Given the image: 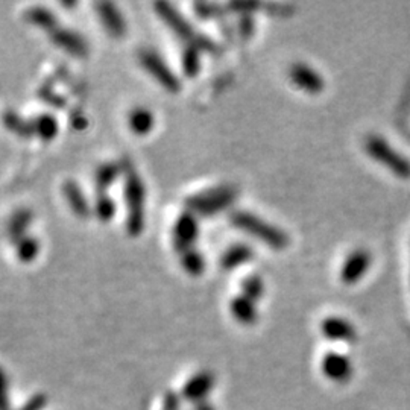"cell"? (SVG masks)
I'll return each mask as SVG.
<instances>
[{
  "mask_svg": "<svg viewBox=\"0 0 410 410\" xmlns=\"http://www.w3.org/2000/svg\"><path fill=\"white\" fill-rule=\"evenodd\" d=\"M125 203H126V231L131 237L140 235L145 226V186L129 161L124 163Z\"/></svg>",
  "mask_w": 410,
  "mask_h": 410,
  "instance_id": "cell-1",
  "label": "cell"
},
{
  "mask_svg": "<svg viewBox=\"0 0 410 410\" xmlns=\"http://www.w3.org/2000/svg\"><path fill=\"white\" fill-rule=\"evenodd\" d=\"M231 224L235 228L258 239L272 249L280 251L289 245V237H287V234L283 230L263 221L257 214L248 212H234L231 214Z\"/></svg>",
  "mask_w": 410,
  "mask_h": 410,
  "instance_id": "cell-2",
  "label": "cell"
},
{
  "mask_svg": "<svg viewBox=\"0 0 410 410\" xmlns=\"http://www.w3.org/2000/svg\"><path fill=\"white\" fill-rule=\"evenodd\" d=\"M365 151L371 160L386 168L392 175L401 180H410V160L398 152L385 137L371 134L365 140Z\"/></svg>",
  "mask_w": 410,
  "mask_h": 410,
  "instance_id": "cell-3",
  "label": "cell"
},
{
  "mask_svg": "<svg viewBox=\"0 0 410 410\" xmlns=\"http://www.w3.org/2000/svg\"><path fill=\"white\" fill-rule=\"evenodd\" d=\"M235 198H237V191L233 186H216L189 196L186 199V207L187 212L195 216H213L228 208Z\"/></svg>",
  "mask_w": 410,
  "mask_h": 410,
  "instance_id": "cell-4",
  "label": "cell"
},
{
  "mask_svg": "<svg viewBox=\"0 0 410 410\" xmlns=\"http://www.w3.org/2000/svg\"><path fill=\"white\" fill-rule=\"evenodd\" d=\"M138 59L145 71L149 73L156 82L170 93H177L181 89V82L178 76L173 73L172 68L164 63V59L151 49H145L138 54Z\"/></svg>",
  "mask_w": 410,
  "mask_h": 410,
  "instance_id": "cell-5",
  "label": "cell"
},
{
  "mask_svg": "<svg viewBox=\"0 0 410 410\" xmlns=\"http://www.w3.org/2000/svg\"><path fill=\"white\" fill-rule=\"evenodd\" d=\"M372 265V254L365 248H357L351 251L344 260L340 268V281L346 286H354L368 274Z\"/></svg>",
  "mask_w": 410,
  "mask_h": 410,
  "instance_id": "cell-6",
  "label": "cell"
},
{
  "mask_svg": "<svg viewBox=\"0 0 410 410\" xmlns=\"http://www.w3.org/2000/svg\"><path fill=\"white\" fill-rule=\"evenodd\" d=\"M198 233L199 226L196 216L190 212L181 213L175 224H173L172 230V243L178 254H182V252L193 248L198 239Z\"/></svg>",
  "mask_w": 410,
  "mask_h": 410,
  "instance_id": "cell-7",
  "label": "cell"
},
{
  "mask_svg": "<svg viewBox=\"0 0 410 410\" xmlns=\"http://www.w3.org/2000/svg\"><path fill=\"white\" fill-rule=\"evenodd\" d=\"M154 10L156 14H159L160 19L168 24L181 40L189 41V45L193 43L198 32H195V29L191 28V24L181 15V13L175 6L168 2H156L154 5Z\"/></svg>",
  "mask_w": 410,
  "mask_h": 410,
  "instance_id": "cell-8",
  "label": "cell"
},
{
  "mask_svg": "<svg viewBox=\"0 0 410 410\" xmlns=\"http://www.w3.org/2000/svg\"><path fill=\"white\" fill-rule=\"evenodd\" d=\"M291 81L300 90L309 94H321L325 89V81L321 73L305 63H295L289 68Z\"/></svg>",
  "mask_w": 410,
  "mask_h": 410,
  "instance_id": "cell-9",
  "label": "cell"
},
{
  "mask_svg": "<svg viewBox=\"0 0 410 410\" xmlns=\"http://www.w3.org/2000/svg\"><path fill=\"white\" fill-rule=\"evenodd\" d=\"M321 369L324 372L325 377L335 383H346L353 377V363L346 356L330 351L321 362Z\"/></svg>",
  "mask_w": 410,
  "mask_h": 410,
  "instance_id": "cell-10",
  "label": "cell"
},
{
  "mask_svg": "<svg viewBox=\"0 0 410 410\" xmlns=\"http://www.w3.org/2000/svg\"><path fill=\"white\" fill-rule=\"evenodd\" d=\"M321 331L324 337L331 340V342L353 344L357 339L356 327L350 321L339 316H330L322 321Z\"/></svg>",
  "mask_w": 410,
  "mask_h": 410,
  "instance_id": "cell-11",
  "label": "cell"
},
{
  "mask_svg": "<svg viewBox=\"0 0 410 410\" xmlns=\"http://www.w3.org/2000/svg\"><path fill=\"white\" fill-rule=\"evenodd\" d=\"M50 40L54 45L64 49L73 57H85L89 54V45H87V41L81 34H78L76 31L57 28L54 32H50Z\"/></svg>",
  "mask_w": 410,
  "mask_h": 410,
  "instance_id": "cell-12",
  "label": "cell"
},
{
  "mask_svg": "<svg viewBox=\"0 0 410 410\" xmlns=\"http://www.w3.org/2000/svg\"><path fill=\"white\" fill-rule=\"evenodd\" d=\"M96 13H98L99 19L103 24V28L107 29L108 34H111L112 37L120 38L125 36L126 32V23L124 15L120 14L117 10V6L111 2H98L94 3Z\"/></svg>",
  "mask_w": 410,
  "mask_h": 410,
  "instance_id": "cell-13",
  "label": "cell"
},
{
  "mask_svg": "<svg viewBox=\"0 0 410 410\" xmlns=\"http://www.w3.org/2000/svg\"><path fill=\"white\" fill-rule=\"evenodd\" d=\"M63 193L68 207H71V210L80 217V219H87V217L91 214V207L89 204V200H87L84 191L75 181L67 180L64 182Z\"/></svg>",
  "mask_w": 410,
  "mask_h": 410,
  "instance_id": "cell-14",
  "label": "cell"
},
{
  "mask_svg": "<svg viewBox=\"0 0 410 410\" xmlns=\"http://www.w3.org/2000/svg\"><path fill=\"white\" fill-rule=\"evenodd\" d=\"M122 172H124V164H119L115 161L101 164L99 168L96 169L94 177H93L94 189L96 191H98V195L107 193V190L115 184Z\"/></svg>",
  "mask_w": 410,
  "mask_h": 410,
  "instance_id": "cell-15",
  "label": "cell"
},
{
  "mask_svg": "<svg viewBox=\"0 0 410 410\" xmlns=\"http://www.w3.org/2000/svg\"><path fill=\"white\" fill-rule=\"evenodd\" d=\"M32 222V212L28 210V208H20V210H17L11 217L10 221H8V226H6V233H8V239L15 245L17 242L22 240L28 231L29 225Z\"/></svg>",
  "mask_w": 410,
  "mask_h": 410,
  "instance_id": "cell-16",
  "label": "cell"
},
{
  "mask_svg": "<svg viewBox=\"0 0 410 410\" xmlns=\"http://www.w3.org/2000/svg\"><path fill=\"white\" fill-rule=\"evenodd\" d=\"M254 257V251L251 247L245 245V243H237V245H233L224 252L221 258V266L224 270H234L239 266L248 263L249 260Z\"/></svg>",
  "mask_w": 410,
  "mask_h": 410,
  "instance_id": "cell-17",
  "label": "cell"
},
{
  "mask_svg": "<svg viewBox=\"0 0 410 410\" xmlns=\"http://www.w3.org/2000/svg\"><path fill=\"white\" fill-rule=\"evenodd\" d=\"M23 17L28 23L47 32H54L57 28H59L55 14L45 6H31L24 11Z\"/></svg>",
  "mask_w": 410,
  "mask_h": 410,
  "instance_id": "cell-18",
  "label": "cell"
},
{
  "mask_svg": "<svg viewBox=\"0 0 410 410\" xmlns=\"http://www.w3.org/2000/svg\"><path fill=\"white\" fill-rule=\"evenodd\" d=\"M230 310H231V315L234 316V319L239 321L240 324L251 325L257 321L256 304L243 295L234 296L230 302Z\"/></svg>",
  "mask_w": 410,
  "mask_h": 410,
  "instance_id": "cell-19",
  "label": "cell"
},
{
  "mask_svg": "<svg viewBox=\"0 0 410 410\" xmlns=\"http://www.w3.org/2000/svg\"><path fill=\"white\" fill-rule=\"evenodd\" d=\"M128 125L131 131L137 136L149 134L151 129L154 128V115L147 108L137 107L129 112Z\"/></svg>",
  "mask_w": 410,
  "mask_h": 410,
  "instance_id": "cell-20",
  "label": "cell"
},
{
  "mask_svg": "<svg viewBox=\"0 0 410 410\" xmlns=\"http://www.w3.org/2000/svg\"><path fill=\"white\" fill-rule=\"evenodd\" d=\"M34 126V136L40 137L41 140L50 142L52 138H55L58 134V120L50 112H43L37 117L32 119Z\"/></svg>",
  "mask_w": 410,
  "mask_h": 410,
  "instance_id": "cell-21",
  "label": "cell"
},
{
  "mask_svg": "<svg viewBox=\"0 0 410 410\" xmlns=\"http://www.w3.org/2000/svg\"><path fill=\"white\" fill-rule=\"evenodd\" d=\"M180 261L182 269L191 277H199L205 270V260L196 248H191L180 254Z\"/></svg>",
  "mask_w": 410,
  "mask_h": 410,
  "instance_id": "cell-22",
  "label": "cell"
},
{
  "mask_svg": "<svg viewBox=\"0 0 410 410\" xmlns=\"http://www.w3.org/2000/svg\"><path fill=\"white\" fill-rule=\"evenodd\" d=\"M199 49L193 45H189L181 55V67L182 73L187 78H196L200 71V58H199Z\"/></svg>",
  "mask_w": 410,
  "mask_h": 410,
  "instance_id": "cell-23",
  "label": "cell"
},
{
  "mask_svg": "<svg viewBox=\"0 0 410 410\" xmlns=\"http://www.w3.org/2000/svg\"><path fill=\"white\" fill-rule=\"evenodd\" d=\"M40 251V243L32 235H24L22 240L15 243V254L22 263H31L32 260H36Z\"/></svg>",
  "mask_w": 410,
  "mask_h": 410,
  "instance_id": "cell-24",
  "label": "cell"
},
{
  "mask_svg": "<svg viewBox=\"0 0 410 410\" xmlns=\"http://www.w3.org/2000/svg\"><path fill=\"white\" fill-rule=\"evenodd\" d=\"M3 122H5V126L8 129L14 131V133H17L20 137L29 138V137L34 136L32 120H23L14 111H6L5 116H3Z\"/></svg>",
  "mask_w": 410,
  "mask_h": 410,
  "instance_id": "cell-25",
  "label": "cell"
},
{
  "mask_svg": "<svg viewBox=\"0 0 410 410\" xmlns=\"http://www.w3.org/2000/svg\"><path fill=\"white\" fill-rule=\"evenodd\" d=\"M212 375L210 374H198L195 379H191L184 389V395L187 398H200L205 395L208 390L212 388Z\"/></svg>",
  "mask_w": 410,
  "mask_h": 410,
  "instance_id": "cell-26",
  "label": "cell"
},
{
  "mask_svg": "<svg viewBox=\"0 0 410 410\" xmlns=\"http://www.w3.org/2000/svg\"><path fill=\"white\" fill-rule=\"evenodd\" d=\"M94 214L98 216V219L103 224L110 222L112 217H115L116 214V203L115 199H112L110 195L107 193H101L96 196V200H94Z\"/></svg>",
  "mask_w": 410,
  "mask_h": 410,
  "instance_id": "cell-27",
  "label": "cell"
},
{
  "mask_svg": "<svg viewBox=\"0 0 410 410\" xmlns=\"http://www.w3.org/2000/svg\"><path fill=\"white\" fill-rule=\"evenodd\" d=\"M265 286L258 275H248L242 281V295L252 302H257L263 296Z\"/></svg>",
  "mask_w": 410,
  "mask_h": 410,
  "instance_id": "cell-28",
  "label": "cell"
},
{
  "mask_svg": "<svg viewBox=\"0 0 410 410\" xmlns=\"http://www.w3.org/2000/svg\"><path fill=\"white\" fill-rule=\"evenodd\" d=\"M195 14L200 20H212L217 19L224 14V8L217 3H208V2H196L193 5Z\"/></svg>",
  "mask_w": 410,
  "mask_h": 410,
  "instance_id": "cell-29",
  "label": "cell"
},
{
  "mask_svg": "<svg viewBox=\"0 0 410 410\" xmlns=\"http://www.w3.org/2000/svg\"><path fill=\"white\" fill-rule=\"evenodd\" d=\"M256 24H254V17L252 14H242L239 15L237 20V32L242 40H249L254 34Z\"/></svg>",
  "mask_w": 410,
  "mask_h": 410,
  "instance_id": "cell-30",
  "label": "cell"
},
{
  "mask_svg": "<svg viewBox=\"0 0 410 410\" xmlns=\"http://www.w3.org/2000/svg\"><path fill=\"white\" fill-rule=\"evenodd\" d=\"M263 5L258 3V2H230L228 5H226V8L231 13H237V14H252L256 10H258V8H261Z\"/></svg>",
  "mask_w": 410,
  "mask_h": 410,
  "instance_id": "cell-31",
  "label": "cell"
},
{
  "mask_svg": "<svg viewBox=\"0 0 410 410\" xmlns=\"http://www.w3.org/2000/svg\"><path fill=\"white\" fill-rule=\"evenodd\" d=\"M191 45L196 46L199 50H207L208 54H217L219 52V47H217L216 43L208 36H204V34H198Z\"/></svg>",
  "mask_w": 410,
  "mask_h": 410,
  "instance_id": "cell-32",
  "label": "cell"
},
{
  "mask_svg": "<svg viewBox=\"0 0 410 410\" xmlns=\"http://www.w3.org/2000/svg\"><path fill=\"white\" fill-rule=\"evenodd\" d=\"M40 96H41L43 101H46L47 103H50V105H54V107L64 105V99L61 98V96L52 93L49 89L47 90H40Z\"/></svg>",
  "mask_w": 410,
  "mask_h": 410,
  "instance_id": "cell-33",
  "label": "cell"
},
{
  "mask_svg": "<svg viewBox=\"0 0 410 410\" xmlns=\"http://www.w3.org/2000/svg\"><path fill=\"white\" fill-rule=\"evenodd\" d=\"M72 126H73L75 129H84V128L87 126V120H85V117L81 116V115H75V116H72Z\"/></svg>",
  "mask_w": 410,
  "mask_h": 410,
  "instance_id": "cell-34",
  "label": "cell"
}]
</instances>
